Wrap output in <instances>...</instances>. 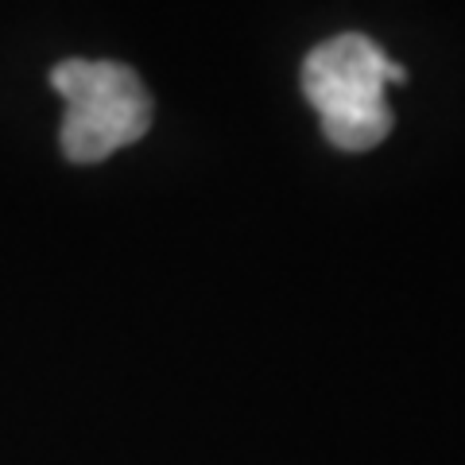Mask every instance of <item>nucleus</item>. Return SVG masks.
<instances>
[{
  "instance_id": "f03ea898",
  "label": "nucleus",
  "mask_w": 465,
  "mask_h": 465,
  "mask_svg": "<svg viewBox=\"0 0 465 465\" xmlns=\"http://www.w3.org/2000/svg\"><path fill=\"white\" fill-rule=\"evenodd\" d=\"M51 85L66 101L58 140L70 163H101L152 128V94L124 63L63 58L51 70Z\"/></svg>"
},
{
  "instance_id": "f257e3e1",
  "label": "nucleus",
  "mask_w": 465,
  "mask_h": 465,
  "mask_svg": "<svg viewBox=\"0 0 465 465\" xmlns=\"http://www.w3.org/2000/svg\"><path fill=\"white\" fill-rule=\"evenodd\" d=\"M388 82H407V70L357 32L318 43L302 63V94L341 152H369L391 133Z\"/></svg>"
}]
</instances>
